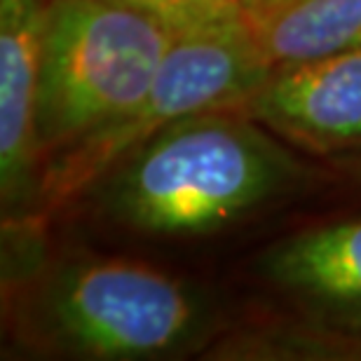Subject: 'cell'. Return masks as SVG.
<instances>
[{"instance_id":"6da1fadb","label":"cell","mask_w":361,"mask_h":361,"mask_svg":"<svg viewBox=\"0 0 361 361\" xmlns=\"http://www.w3.org/2000/svg\"><path fill=\"white\" fill-rule=\"evenodd\" d=\"M108 183L125 226L155 235L212 233L293 183L295 160L233 111L190 115L136 148Z\"/></svg>"},{"instance_id":"7a4b0ae2","label":"cell","mask_w":361,"mask_h":361,"mask_svg":"<svg viewBox=\"0 0 361 361\" xmlns=\"http://www.w3.org/2000/svg\"><path fill=\"white\" fill-rule=\"evenodd\" d=\"M171 40L157 21L111 0H49L35 106L40 153H59L132 113Z\"/></svg>"},{"instance_id":"3957f363","label":"cell","mask_w":361,"mask_h":361,"mask_svg":"<svg viewBox=\"0 0 361 361\" xmlns=\"http://www.w3.org/2000/svg\"><path fill=\"white\" fill-rule=\"evenodd\" d=\"M272 63L249 19L174 35L141 104L125 118L54 153L42 174L40 202H63L174 122L244 108Z\"/></svg>"},{"instance_id":"277c9868","label":"cell","mask_w":361,"mask_h":361,"mask_svg":"<svg viewBox=\"0 0 361 361\" xmlns=\"http://www.w3.org/2000/svg\"><path fill=\"white\" fill-rule=\"evenodd\" d=\"M33 312L45 341L92 359L176 355L209 329L207 300L195 288L120 261L56 270L40 286Z\"/></svg>"},{"instance_id":"5b68a950","label":"cell","mask_w":361,"mask_h":361,"mask_svg":"<svg viewBox=\"0 0 361 361\" xmlns=\"http://www.w3.org/2000/svg\"><path fill=\"white\" fill-rule=\"evenodd\" d=\"M244 108L305 146H361V49L274 66Z\"/></svg>"},{"instance_id":"8992f818","label":"cell","mask_w":361,"mask_h":361,"mask_svg":"<svg viewBox=\"0 0 361 361\" xmlns=\"http://www.w3.org/2000/svg\"><path fill=\"white\" fill-rule=\"evenodd\" d=\"M47 3L0 0V192L12 216L40 202L35 106Z\"/></svg>"},{"instance_id":"52a82bcc","label":"cell","mask_w":361,"mask_h":361,"mask_svg":"<svg viewBox=\"0 0 361 361\" xmlns=\"http://www.w3.org/2000/svg\"><path fill=\"white\" fill-rule=\"evenodd\" d=\"M265 270L286 291L361 324V219L286 237L265 256Z\"/></svg>"},{"instance_id":"ba28073f","label":"cell","mask_w":361,"mask_h":361,"mask_svg":"<svg viewBox=\"0 0 361 361\" xmlns=\"http://www.w3.org/2000/svg\"><path fill=\"white\" fill-rule=\"evenodd\" d=\"M254 31L272 68L361 49V0H286Z\"/></svg>"},{"instance_id":"9c48e42d","label":"cell","mask_w":361,"mask_h":361,"mask_svg":"<svg viewBox=\"0 0 361 361\" xmlns=\"http://www.w3.org/2000/svg\"><path fill=\"white\" fill-rule=\"evenodd\" d=\"M111 3L146 14L171 35L247 19L237 0H111Z\"/></svg>"},{"instance_id":"30bf717a","label":"cell","mask_w":361,"mask_h":361,"mask_svg":"<svg viewBox=\"0 0 361 361\" xmlns=\"http://www.w3.org/2000/svg\"><path fill=\"white\" fill-rule=\"evenodd\" d=\"M237 3H240L244 17L251 21V26H256L258 21H263L274 10H279L286 0H237Z\"/></svg>"}]
</instances>
